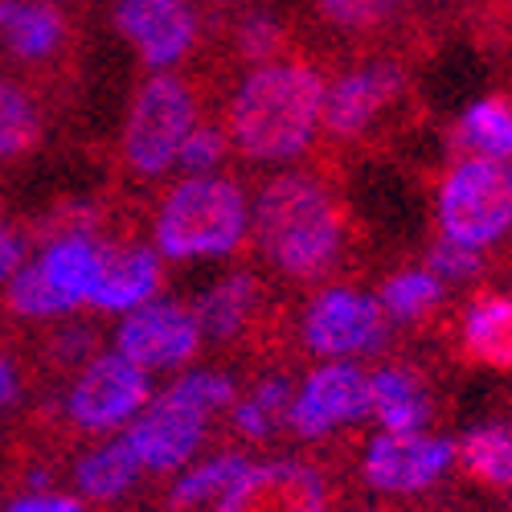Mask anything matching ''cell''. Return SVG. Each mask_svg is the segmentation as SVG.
<instances>
[{"label": "cell", "instance_id": "21", "mask_svg": "<svg viewBox=\"0 0 512 512\" xmlns=\"http://www.w3.org/2000/svg\"><path fill=\"white\" fill-rule=\"evenodd\" d=\"M140 472H144V463L136 459L132 447H127V439H111L74 463V484L87 500L107 504L132 488L140 480Z\"/></svg>", "mask_w": 512, "mask_h": 512}, {"label": "cell", "instance_id": "19", "mask_svg": "<svg viewBox=\"0 0 512 512\" xmlns=\"http://www.w3.org/2000/svg\"><path fill=\"white\" fill-rule=\"evenodd\" d=\"M369 414L394 435H410L422 431L426 418H431V398H426L422 381L410 369L386 365L369 373Z\"/></svg>", "mask_w": 512, "mask_h": 512}, {"label": "cell", "instance_id": "17", "mask_svg": "<svg viewBox=\"0 0 512 512\" xmlns=\"http://www.w3.org/2000/svg\"><path fill=\"white\" fill-rule=\"evenodd\" d=\"M0 41L21 62H50L66 41V21L50 0H0Z\"/></svg>", "mask_w": 512, "mask_h": 512}, {"label": "cell", "instance_id": "20", "mask_svg": "<svg viewBox=\"0 0 512 512\" xmlns=\"http://www.w3.org/2000/svg\"><path fill=\"white\" fill-rule=\"evenodd\" d=\"M259 295H263V287L254 283L250 275H242V271L226 275L222 283H213L193 308V316L201 324V336L230 340V336L246 332L254 308H259Z\"/></svg>", "mask_w": 512, "mask_h": 512}, {"label": "cell", "instance_id": "30", "mask_svg": "<svg viewBox=\"0 0 512 512\" xmlns=\"http://www.w3.org/2000/svg\"><path fill=\"white\" fill-rule=\"evenodd\" d=\"M287 46V37H283V25L275 17H246L238 29H234V50L246 58V62H275Z\"/></svg>", "mask_w": 512, "mask_h": 512}, {"label": "cell", "instance_id": "23", "mask_svg": "<svg viewBox=\"0 0 512 512\" xmlns=\"http://www.w3.org/2000/svg\"><path fill=\"white\" fill-rule=\"evenodd\" d=\"M455 148L463 156H512V99L508 95H488L476 107H467L459 127H455Z\"/></svg>", "mask_w": 512, "mask_h": 512}, {"label": "cell", "instance_id": "24", "mask_svg": "<svg viewBox=\"0 0 512 512\" xmlns=\"http://www.w3.org/2000/svg\"><path fill=\"white\" fill-rule=\"evenodd\" d=\"M291 386L283 377H267V381H259L242 402H234L230 410V422H234V431L242 435V439H250V443H267V439H275L283 426H287V414H291Z\"/></svg>", "mask_w": 512, "mask_h": 512}, {"label": "cell", "instance_id": "37", "mask_svg": "<svg viewBox=\"0 0 512 512\" xmlns=\"http://www.w3.org/2000/svg\"><path fill=\"white\" fill-rule=\"evenodd\" d=\"M17 398H21V373L5 353H0V410L13 406Z\"/></svg>", "mask_w": 512, "mask_h": 512}, {"label": "cell", "instance_id": "35", "mask_svg": "<svg viewBox=\"0 0 512 512\" xmlns=\"http://www.w3.org/2000/svg\"><path fill=\"white\" fill-rule=\"evenodd\" d=\"M95 345V332L87 324H78V328H66L54 336V349H58V361L62 365H74V361H87V349Z\"/></svg>", "mask_w": 512, "mask_h": 512}, {"label": "cell", "instance_id": "5", "mask_svg": "<svg viewBox=\"0 0 512 512\" xmlns=\"http://www.w3.org/2000/svg\"><path fill=\"white\" fill-rule=\"evenodd\" d=\"M197 127V91L181 74H152L127 111L123 127V160L136 177H160L168 164H177L185 136Z\"/></svg>", "mask_w": 512, "mask_h": 512}, {"label": "cell", "instance_id": "33", "mask_svg": "<svg viewBox=\"0 0 512 512\" xmlns=\"http://www.w3.org/2000/svg\"><path fill=\"white\" fill-rule=\"evenodd\" d=\"M480 267H484L480 250L459 246L451 238H439L435 250H431V275H439V279H467V275H476Z\"/></svg>", "mask_w": 512, "mask_h": 512}, {"label": "cell", "instance_id": "36", "mask_svg": "<svg viewBox=\"0 0 512 512\" xmlns=\"http://www.w3.org/2000/svg\"><path fill=\"white\" fill-rule=\"evenodd\" d=\"M21 267H25V246L5 222H0V283H9Z\"/></svg>", "mask_w": 512, "mask_h": 512}, {"label": "cell", "instance_id": "13", "mask_svg": "<svg viewBox=\"0 0 512 512\" xmlns=\"http://www.w3.org/2000/svg\"><path fill=\"white\" fill-rule=\"evenodd\" d=\"M455 447L447 439H431L422 431L410 435H394V431H381L361 459V472L365 484L373 492H390V496H406V492H422L439 484V476L451 467Z\"/></svg>", "mask_w": 512, "mask_h": 512}, {"label": "cell", "instance_id": "3", "mask_svg": "<svg viewBox=\"0 0 512 512\" xmlns=\"http://www.w3.org/2000/svg\"><path fill=\"white\" fill-rule=\"evenodd\" d=\"M250 234L246 193L230 177H185L160 201L156 213V250L164 259H213L230 254Z\"/></svg>", "mask_w": 512, "mask_h": 512}, {"label": "cell", "instance_id": "15", "mask_svg": "<svg viewBox=\"0 0 512 512\" xmlns=\"http://www.w3.org/2000/svg\"><path fill=\"white\" fill-rule=\"evenodd\" d=\"M99 263H103V238L87 230L82 222H70L66 230H54V242L41 250V275L58 291V300L74 312L91 304L95 283H99Z\"/></svg>", "mask_w": 512, "mask_h": 512}, {"label": "cell", "instance_id": "25", "mask_svg": "<svg viewBox=\"0 0 512 512\" xmlns=\"http://www.w3.org/2000/svg\"><path fill=\"white\" fill-rule=\"evenodd\" d=\"M250 467V459L242 455V451H218V455H209V459H201V463H193L189 472L173 484V508H201V504H218L234 484H238V476Z\"/></svg>", "mask_w": 512, "mask_h": 512}, {"label": "cell", "instance_id": "27", "mask_svg": "<svg viewBox=\"0 0 512 512\" xmlns=\"http://www.w3.org/2000/svg\"><path fill=\"white\" fill-rule=\"evenodd\" d=\"M443 300V283L431 271H398L381 287V308L394 320H418Z\"/></svg>", "mask_w": 512, "mask_h": 512}, {"label": "cell", "instance_id": "1", "mask_svg": "<svg viewBox=\"0 0 512 512\" xmlns=\"http://www.w3.org/2000/svg\"><path fill=\"white\" fill-rule=\"evenodd\" d=\"M324 111V78L304 58L259 62L226 107V144L242 160L279 164L308 152Z\"/></svg>", "mask_w": 512, "mask_h": 512}, {"label": "cell", "instance_id": "22", "mask_svg": "<svg viewBox=\"0 0 512 512\" xmlns=\"http://www.w3.org/2000/svg\"><path fill=\"white\" fill-rule=\"evenodd\" d=\"M455 463L484 488H512V426L488 422L467 431L455 447Z\"/></svg>", "mask_w": 512, "mask_h": 512}, {"label": "cell", "instance_id": "18", "mask_svg": "<svg viewBox=\"0 0 512 512\" xmlns=\"http://www.w3.org/2000/svg\"><path fill=\"white\" fill-rule=\"evenodd\" d=\"M463 357L484 369H512V300L508 295H480L467 308L463 328H459Z\"/></svg>", "mask_w": 512, "mask_h": 512}, {"label": "cell", "instance_id": "32", "mask_svg": "<svg viewBox=\"0 0 512 512\" xmlns=\"http://www.w3.org/2000/svg\"><path fill=\"white\" fill-rule=\"evenodd\" d=\"M173 390L181 394V398H189L193 406H201L205 414H213V410H230L234 402H238V386L226 377V373H209V369H201V373H185L181 381H173Z\"/></svg>", "mask_w": 512, "mask_h": 512}, {"label": "cell", "instance_id": "16", "mask_svg": "<svg viewBox=\"0 0 512 512\" xmlns=\"http://www.w3.org/2000/svg\"><path fill=\"white\" fill-rule=\"evenodd\" d=\"M160 291V259L148 246H111L103 242V263H99V283L91 295V308L99 312H136Z\"/></svg>", "mask_w": 512, "mask_h": 512}, {"label": "cell", "instance_id": "34", "mask_svg": "<svg viewBox=\"0 0 512 512\" xmlns=\"http://www.w3.org/2000/svg\"><path fill=\"white\" fill-rule=\"evenodd\" d=\"M5 512H87L78 496H62V492H25L17 500L5 504Z\"/></svg>", "mask_w": 512, "mask_h": 512}, {"label": "cell", "instance_id": "4", "mask_svg": "<svg viewBox=\"0 0 512 512\" xmlns=\"http://www.w3.org/2000/svg\"><path fill=\"white\" fill-rule=\"evenodd\" d=\"M443 238L484 250L512 230V164L496 156H459L439 185Z\"/></svg>", "mask_w": 512, "mask_h": 512}, {"label": "cell", "instance_id": "14", "mask_svg": "<svg viewBox=\"0 0 512 512\" xmlns=\"http://www.w3.org/2000/svg\"><path fill=\"white\" fill-rule=\"evenodd\" d=\"M115 25L152 70L177 66L197 46V13L189 0H119Z\"/></svg>", "mask_w": 512, "mask_h": 512}, {"label": "cell", "instance_id": "31", "mask_svg": "<svg viewBox=\"0 0 512 512\" xmlns=\"http://www.w3.org/2000/svg\"><path fill=\"white\" fill-rule=\"evenodd\" d=\"M226 152H230V144H226L222 127L201 123V127H193V132L185 136V144H181V152H177V164L185 168V173L201 177V173H213V168L226 160Z\"/></svg>", "mask_w": 512, "mask_h": 512}, {"label": "cell", "instance_id": "8", "mask_svg": "<svg viewBox=\"0 0 512 512\" xmlns=\"http://www.w3.org/2000/svg\"><path fill=\"white\" fill-rule=\"evenodd\" d=\"M361 418H369V373L353 361H328L312 369L300 394L291 398L287 426L300 439H324Z\"/></svg>", "mask_w": 512, "mask_h": 512}, {"label": "cell", "instance_id": "39", "mask_svg": "<svg viewBox=\"0 0 512 512\" xmlns=\"http://www.w3.org/2000/svg\"><path fill=\"white\" fill-rule=\"evenodd\" d=\"M369 512H381V508H369Z\"/></svg>", "mask_w": 512, "mask_h": 512}, {"label": "cell", "instance_id": "6", "mask_svg": "<svg viewBox=\"0 0 512 512\" xmlns=\"http://www.w3.org/2000/svg\"><path fill=\"white\" fill-rule=\"evenodd\" d=\"M300 332L316 357L349 361V357H369L377 349H386L390 316L373 295L357 287H324L308 304Z\"/></svg>", "mask_w": 512, "mask_h": 512}, {"label": "cell", "instance_id": "28", "mask_svg": "<svg viewBox=\"0 0 512 512\" xmlns=\"http://www.w3.org/2000/svg\"><path fill=\"white\" fill-rule=\"evenodd\" d=\"M5 300L17 316L25 320H54V316H66L70 308L58 300V291L46 283V275H41L37 263H25L13 279H9V291H5Z\"/></svg>", "mask_w": 512, "mask_h": 512}, {"label": "cell", "instance_id": "9", "mask_svg": "<svg viewBox=\"0 0 512 512\" xmlns=\"http://www.w3.org/2000/svg\"><path fill=\"white\" fill-rule=\"evenodd\" d=\"M205 410L181 398L173 386L164 394L148 398V406L127 422V447L136 451V459L152 472H177L193 459V451L205 439Z\"/></svg>", "mask_w": 512, "mask_h": 512}, {"label": "cell", "instance_id": "10", "mask_svg": "<svg viewBox=\"0 0 512 512\" xmlns=\"http://www.w3.org/2000/svg\"><path fill=\"white\" fill-rule=\"evenodd\" d=\"M406 91V74L394 62H365L349 74H340L324 91V136L336 144L361 140L369 127L386 115Z\"/></svg>", "mask_w": 512, "mask_h": 512}, {"label": "cell", "instance_id": "7", "mask_svg": "<svg viewBox=\"0 0 512 512\" xmlns=\"http://www.w3.org/2000/svg\"><path fill=\"white\" fill-rule=\"evenodd\" d=\"M152 398L148 373L132 365L123 353H103L91 357L87 369L74 377V386L66 394V414L78 431L107 435L115 426H127Z\"/></svg>", "mask_w": 512, "mask_h": 512}, {"label": "cell", "instance_id": "12", "mask_svg": "<svg viewBox=\"0 0 512 512\" xmlns=\"http://www.w3.org/2000/svg\"><path fill=\"white\" fill-rule=\"evenodd\" d=\"M328 488L316 467L300 459L250 463L238 484L213 504V512H324Z\"/></svg>", "mask_w": 512, "mask_h": 512}, {"label": "cell", "instance_id": "2", "mask_svg": "<svg viewBox=\"0 0 512 512\" xmlns=\"http://www.w3.org/2000/svg\"><path fill=\"white\" fill-rule=\"evenodd\" d=\"M254 238H259L263 259L279 275L295 283H312L324 279L345 254V209L316 177L283 173L267 181V189L259 193Z\"/></svg>", "mask_w": 512, "mask_h": 512}, {"label": "cell", "instance_id": "26", "mask_svg": "<svg viewBox=\"0 0 512 512\" xmlns=\"http://www.w3.org/2000/svg\"><path fill=\"white\" fill-rule=\"evenodd\" d=\"M41 140L37 99L13 78H0V160H13Z\"/></svg>", "mask_w": 512, "mask_h": 512}, {"label": "cell", "instance_id": "38", "mask_svg": "<svg viewBox=\"0 0 512 512\" xmlns=\"http://www.w3.org/2000/svg\"><path fill=\"white\" fill-rule=\"evenodd\" d=\"M504 9H508V13H512V0H504Z\"/></svg>", "mask_w": 512, "mask_h": 512}, {"label": "cell", "instance_id": "29", "mask_svg": "<svg viewBox=\"0 0 512 512\" xmlns=\"http://www.w3.org/2000/svg\"><path fill=\"white\" fill-rule=\"evenodd\" d=\"M316 9L340 33H373L402 9V0H316Z\"/></svg>", "mask_w": 512, "mask_h": 512}, {"label": "cell", "instance_id": "11", "mask_svg": "<svg viewBox=\"0 0 512 512\" xmlns=\"http://www.w3.org/2000/svg\"><path fill=\"white\" fill-rule=\"evenodd\" d=\"M201 349V324L189 308L148 300L136 312H127L115 328V353H123L132 365L148 369H177Z\"/></svg>", "mask_w": 512, "mask_h": 512}]
</instances>
